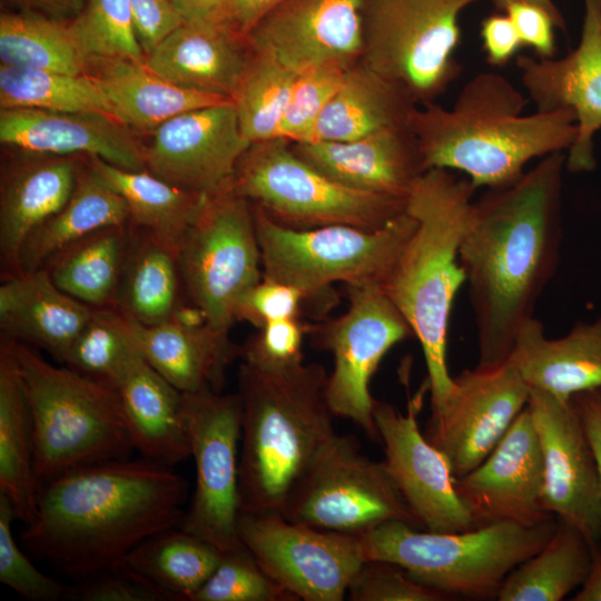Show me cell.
Wrapping results in <instances>:
<instances>
[{
    "mask_svg": "<svg viewBox=\"0 0 601 601\" xmlns=\"http://www.w3.org/2000/svg\"><path fill=\"white\" fill-rule=\"evenodd\" d=\"M134 327L142 357L183 393L220 392L228 366L240 356V347L230 341L229 333L206 322H134Z\"/></svg>",
    "mask_w": 601,
    "mask_h": 601,
    "instance_id": "obj_29",
    "label": "cell"
},
{
    "mask_svg": "<svg viewBox=\"0 0 601 601\" xmlns=\"http://www.w3.org/2000/svg\"><path fill=\"white\" fill-rule=\"evenodd\" d=\"M306 327L299 318L270 322L240 347L243 362L260 368H286L303 362Z\"/></svg>",
    "mask_w": 601,
    "mask_h": 601,
    "instance_id": "obj_49",
    "label": "cell"
},
{
    "mask_svg": "<svg viewBox=\"0 0 601 601\" xmlns=\"http://www.w3.org/2000/svg\"><path fill=\"white\" fill-rule=\"evenodd\" d=\"M39 481L30 411L9 341L0 346V492L24 525L37 513Z\"/></svg>",
    "mask_w": 601,
    "mask_h": 601,
    "instance_id": "obj_33",
    "label": "cell"
},
{
    "mask_svg": "<svg viewBox=\"0 0 601 601\" xmlns=\"http://www.w3.org/2000/svg\"><path fill=\"white\" fill-rule=\"evenodd\" d=\"M0 107L100 112L115 117L107 97L90 75H69L2 63Z\"/></svg>",
    "mask_w": 601,
    "mask_h": 601,
    "instance_id": "obj_41",
    "label": "cell"
},
{
    "mask_svg": "<svg viewBox=\"0 0 601 601\" xmlns=\"http://www.w3.org/2000/svg\"><path fill=\"white\" fill-rule=\"evenodd\" d=\"M591 542L558 520L549 541L520 563L499 589V601H561L587 580L593 560Z\"/></svg>",
    "mask_w": 601,
    "mask_h": 601,
    "instance_id": "obj_39",
    "label": "cell"
},
{
    "mask_svg": "<svg viewBox=\"0 0 601 601\" xmlns=\"http://www.w3.org/2000/svg\"><path fill=\"white\" fill-rule=\"evenodd\" d=\"M184 414L196 484L178 526L224 554L244 545L238 534L242 401L238 393H184Z\"/></svg>",
    "mask_w": 601,
    "mask_h": 601,
    "instance_id": "obj_13",
    "label": "cell"
},
{
    "mask_svg": "<svg viewBox=\"0 0 601 601\" xmlns=\"http://www.w3.org/2000/svg\"><path fill=\"white\" fill-rule=\"evenodd\" d=\"M565 158L545 156L515 183L474 200L459 260L475 322L476 368H495L510 357L556 270Z\"/></svg>",
    "mask_w": 601,
    "mask_h": 601,
    "instance_id": "obj_1",
    "label": "cell"
},
{
    "mask_svg": "<svg viewBox=\"0 0 601 601\" xmlns=\"http://www.w3.org/2000/svg\"><path fill=\"white\" fill-rule=\"evenodd\" d=\"M88 75L107 97L115 118L138 130L151 131L181 112L230 101L179 87L145 62L126 58H92Z\"/></svg>",
    "mask_w": 601,
    "mask_h": 601,
    "instance_id": "obj_31",
    "label": "cell"
},
{
    "mask_svg": "<svg viewBox=\"0 0 601 601\" xmlns=\"http://www.w3.org/2000/svg\"><path fill=\"white\" fill-rule=\"evenodd\" d=\"M421 393L408 400L407 412L376 400L373 418L382 443L385 466L422 529L460 532L475 522L455 487L446 456L418 427Z\"/></svg>",
    "mask_w": 601,
    "mask_h": 601,
    "instance_id": "obj_17",
    "label": "cell"
},
{
    "mask_svg": "<svg viewBox=\"0 0 601 601\" xmlns=\"http://www.w3.org/2000/svg\"><path fill=\"white\" fill-rule=\"evenodd\" d=\"M0 141L31 154L85 155L126 170L146 169V147L128 126L100 112L1 109Z\"/></svg>",
    "mask_w": 601,
    "mask_h": 601,
    "instance_id": "obj_23",
    "label": "cell"
},
{
    "mask_svg": "<svg viewBox=\"0 0 601 601\" xmlns=\"http://www.w3.org/2000/svg\"><path fill=\"white\" fill-rule=\"evenodd\" d=\"M77 590V600L83 601H159L154 592L135 580L120 565L82 579Z\"/></svg>",
    "mask_w": 601,
    "mask_h": 601,
    "instance_id": "obj_52",
    "label": "cell"
},
{
    "mask_svg": "<svg viewBox=\"0 0 601 601\" xmlns=\"http://www.w3.org/2000/svg\"><path fill=\"white\" fill-rule=\"evenodd\" d=\"M476 188L452 170L431 168L414 184L405 210L416 227L381 286L418 339L427 371L432 415L453 387L446 359L451 309L465 274L460 245Z\"/></svg>",
    "mask_w": 601,
    "mask_h": 601,
    "instance_id": "obj_4",
    "label": "cell"
},
{
    "mask_svg": "<svg viewBox=\"0 0 601 601\" xmlns=\"http://www.w3.org/2000/svg\"><path fill=\"white\" fill-rule=\"evenodd\" d=\"M347 595L353 601H443L449 593L412 579L397 564L365 561L353 577Z\"/></svg>",
    "mask_w": 601,
    "mask_h": 601,
    "instance_id": "obj_48",
    "label": "cell"
},
{
    "mask_svg": "<svg viewBox=\"0 0 601 601\" xmlns=\"http://www.w3.org/2000/svg\"><path fill=\"white\" fill-rule=\"evenodd\" d=\"M138 354L134 322L115 306L93 307L63 364L116 391L125 370Z\"/></svg>",
    "mask_w": 601,
    "mask_h": 601,
    "instance_id": "obj_43",
    "label": "cell"
},
{
    "mask_svg": "<svg viewBox=\"0 0 601 601\" xmlns=\"http://www.w3.org/2000/svg\"><path fill=\"white\" fill-rule=\"evenodd\" d=\"M416 106L404 87L358 61L321 114L312 141H347L405 126Z\"/></svg>",
    "mask_w": 601,
    "mask_h": 601,
    "instance_id": "obj_32",
    "label": "cell"
},
{
    "mask_svg": "<svg viewBox=\"0 0 601 601\" xmlns=\"http://www.w3.org/2000/svg\"><path fill=\"white\" fill-rule=\"evenodd\" d=\"M528 407L543 454L545 510L595 545L601 541V491L580 417L570 400L535 388H530Z\"/></svg>",
    "mask_w": 601,
    "mask_h": 601,
    "instance_id": "obj_18",
    "label": "cell"
},
{
    "mask_svg": "<svg viewBox=\"0 0 601 601\" xmlns=\"http://www.w3.org/2000/svg\"><path fill=\"white\" fill-rule=\"evenodd\" d=\"M17 11L30 12L57 20H73L88 0H2Z\"/></svg>",
    "mask_w": 601,
    "mask_h": 601,
    "instance_id": "obj_57",
    "label": "cell"
},
{
    "mask_svg": "<svg viewBox=\"0 0 601 601\" xmlns=\"http://www.w3.org/2000/svg\"><path fill=\"white\" fill-rule=\"evenodd\" d=\"M249 57L247 39L231 26L185 22L146 56L145 65L179 87L233 100Z\"/></svg>",
    "mask_w": 601,
    "mask_h": 601,
    "instance_id": "obj_26",
    "label": "cell"
},
{
    "mask_svg": "<svg viewBox=\"0 0 601 601\" xmlns=\"http://www.w3.org/2000/svg\"><path fill=\"white\" fill-rule=\"evenodd\" d=\"M290 144L303 160L325 176L375 195L407 200L426 171L408 125L347 141Z\"/></svg>",
    "mask_w": 601,
    "mask_h": 601,
    "instance_id": "obj_24",
    "label": "cell"
},
{
    "mask_svg": "<svg viewBox=\"0 0 601 601\" xmlns=\"http://www.w3.org/2000/svg\"><path fill=\"white\" fill-rule=\"evenodd\" d=\"M572 601H601V544L593 546V560L584 583L574 593Z\"/></svg>",
    "mask_w": 601,
    "mask_h": 601,
    "instance_id": "obj_59",
    "label": "cell"
},
{
    "mask_svg": "<svg viewBox=\"0 0 601 601\" xmlns=\"http://www.w3.org/2000/svg\"><path fill=\"white\" fill-rule=\"evenodd\" d=\"M221 556L214 545L177 526L147 538L118 565L159 601H193Z\"/></svg>",
    "mask_w": 601,
    "mask_h": 601,
    "instance_id": "obj_34",
    "label": "cell"
},
{
    "mask_svg": "<svg viewBox=\"0 0 601 601\" xmlns=\"http://www.w3.org/2000/svg\"><path fill=\"white\" fill-rule=\"evenodd\" d=\"M116 392L134 449L142 457L171 466L190 456L184 393L141 354L129 363Z\"/></svg>",
    "mask_w": 601,
    "mask_h": 601,
    "instance_id": "obj_30",
    "label": "cell"
},
{
    "mask_svg": "<svg viewBox=\"0 0 601 601\" xmlns=\"http://www.w3.org/2000/svg\"><path fill=\"white\" fill-rule=\"evenodd\" d=\"M229 188L278 224L296 229L351 225L375 230L403 214L407 201L331 179L283 138L252 144L239 159Z\"/></svg>",
    "mask_w": 601,
    "mask_h": 601,
    "instance_id": "obj_9",
    "label": "cell"
},
{
    "mask_svg": "<svg viewBox=\"0 0 601 601\" xmlns=\"http://www.w3.org/2000/svg\"><path fill=\"white\" fill-rule=\"evenodd\" d=\"M183 297L229 333L240 296L263 278L250 203L229 187L208 196L177 248Z\"/></svg>",
    "mask_w": 601,
    "mask_h": 601,
    "instance_id": "obj_11",
    "label": "cell"
},
{
    "mask_svg": "<svg viewBox=\"0 0 601 601\" xmlns=\"http://www.w3.org/2000/svg\"><path fill=\"white\" fill-rule=\"evenodd\" d=\"M493 1L495 2L496 7L502 11L509 3L515 2V1L529 2L532 4L539 6L551 16L556 28L565 30L564 18L561 11L559 10V8L555 6V3L552 0H493Z\"/></svg>",
    "mask_w": 601,
    "mask_h": 601,
    "instance_id": "obj_60",
    "label": "cell"
},
{
    "mask_svg": "<svg viewBox=\"0 0 601 601\" xmlns=\"http://www.w3.org/2000/svg\"><path fill=\"white\" fill-rule=\"evenodd\" d=\"M175 1L186 22L231 26L229 20V0Z\"/></svg>",
    "mask_w": 601,
    "mask_h": 601,
    "instance_id": "obj_58",
    "label": "cell"
},
{
    "mask_svg": "<svg viewBox=\"0 0 601 601\" xmlns=\"http://www.w3.org/2000/svg\"><path fill=\"white\" fill-rule=\"evenodd\" d=\"M481 39L486 60L496 67L508 63L523 45L506 13L485 18L481 23Z\"/></svg>",
    "mask_w": 601,
    "mask_h": 601,
    "instance_id": "obj_54",
    "label": "cell"
},
{
    "mask_svg": "<svg viewBox=\"0 0 601 601\" xmlns=\"http://www.w3.org/2000/svg\"><path fill=\"white\" fill-rule=\"evenodd\" d=\"M17 519L9 497L0 492V581L29 601L77 600V585H67L35 566L12 534Z\"/></svg>",
    "mask_w": 601,
    "mask_h": 601,
    "instance_id": "obj_46",
    "label": "cell"
},
{
    "mask_svg": "<svg viewBox=\"0 0 601 601\" xmlns=\"http://www.w3.org/2000/svg\"><path fill=\"white\" fill-rule=\"evenodd\" d=\"M285 0H229V20L247 39L250 31Z\"/></svg>",
    "mask_w": 601,
    "mask_h": 601,
    "instance_id": "obj_56",
    "label": "cell"
},
{
    "mask_svg": "<svg viewBox=\"0 0 601 601\" xmlns=\"http://www.w3.org/2000/svg\"><path fill=\"white\" fill-rule=\"evenodd\" d=\"M317 363L260 368L242 362L240 513H278L336 433Z\"/></svg>",
    "mask_w": 601,
    "mask_h": 601,
    "instance_id": "obj_5",
    "label": "cell"
},
{
    "mask_svg": "<svg viewBox=\"0 0 601 601\" xmlns=\"http://www.w3.org/2000/svg\"><path fill=\"white\" fill-rule=\"evenodd\" d=\"M72 26L92 58H126L145 62L129 0H88Z\"/></svg>",
    "mask_w": 601,
    "mask_h": 601,
    "instance_id": "obj_44",
    "label": "cell"
},
{
    "mask_svg": "<svg viewBox=\"0 0 601 601\" xmlns=\"http://www.w3.org/2000/svg\"><path fill=\"white\" fill-rule=\"evenodd\" d=\"M364 0H285L248 35L296 73L318 66L348 69L363 55Z\"/></svg>",
    "mask_w": 601,
    "mask_h": 601,
    "instance_id": "obj_22",
    "label": "cell"
},
{
    "mask_svg": "<svg viewBox=\"0 0 601 601\" xmlns=\"http://www.w3.org/2000/svg\"><path fill=\"white\" fill-rule=\"evenodd\" d=\"M442 410L432 415L427 440L447 459L455 479L475 469L528 405L530 387L509 357L491 370L453 377Z\"/></svg>",
    "mask_w": 601,
    "mask_h": 601,
    "instance_id": "obj_16",
    "label": "cell"
},
{
    "mask_svg": "<svg viewBox=\"0 0 601 601\" xmlns=\"http://www.w3.org/2000/svg\"><path fill=\"white\" fill-rule=\"evenodd\" d=\"M185 477L142 457L67 471L39 487L21 541L62 573L85 579L116 566L140 542L184 516Z\"/></svg>",
    "mask_w": 601,
    "mask_h": 601,
    "instance_id": "obj_2",
    "label": "cell"
},
{
    "mask_svg": "<svg viewBox=\"0 0 601 601\" xmlns=\"http://www.w3.org/2000/svg\"><path fill=\"white\" fill-rule=\"evenodd\" d=\"M83 162L77 156L41 155L12 164L2 175L0 255L6 278L22 273L28 236L70 198Z\"/></svg>",
    "mask_w": 601,
    "mask_h": 601,
    "instance_id": "obj_25",
    "label": "cell"
},
{
    "mask_svg": "<svg viewBox=\"0 0 601 601\" xmlns=\"http://www.w3.org/2000/svg\"><path fill=\"white\" fill-rule=\"evenodd\" d=\"M131 227L115 307L138 324H159L171 317L183 299L177 249L147 230Z\"/></svg>",
    "mask_w": 601,
    "mask_h": 601,
    "instance_id": "obj_37",
    "label": "cell"
},
{
    "mask_svg": "<svg viewBox=\"0 0 601 601\" xmlns=\"http://www.w3.org/2000/svg\"><path fill=\"white\" fill-rule=\"evenodd\" d=\"M92 311L58 288L43 268L6 278L0 286L2 338L41 348L62 364Z\"/></svg>",
    "mask_w": 601,
    "mask_h": 601,
    "instance_id": "obj_27",
    "label": "cell"
},
{
    "mask_svg": "<svg viewBox=\"0 0 601 601\" xmlns=\"http://www.w3.org/2000/svg\"><path fill=\"white\" fill-rule=\"evenodd\" d=\"M525 106L510 80L483 71L463 86L451 108L416 106L407 125L426 170H456L476 189H494L519 180L532 159L569 149L577 137L571 110L523 114Z\"/></svg>",
    "mask_w": 601,
    "mask_h": 601,
    "instance_id": "obj_3",
    "label": "cell"
},
{
    "mask_svg": "<svg viewBox=\"0 0 601 601\" xmlns=\"http://www.w3.org/2000/svg\"><path fill=\"white\" fill-rule=\"evenodd\" d=\"M579 45L562 58L520 56L516 65L524 89L536 110H571L577 137L565 167L572 173L595 167L593 138L601 129V0H583Z\"/></svg>",
    "mask_w": 601,
    "mask_h": 601,
    "instance_id": "obj_20",
    "label": "cell"
},
{
    "mask_svg": "<svg viewBox=\"0 0 601 601\" xmlns=\"http://www.w3.org/2000/svg\"><path fill=\"white\" fill-rule=\"evenodd\" d=\"M512 20L523 45L531 47L539 58L555 53V23L541 7L522 1L509 3L503 10Z\"/></svg>",
    "mask_w": 601,
    "mask_h": 601,
    "instance_id": "obj_53",
    "label": "cell"
},
{
    "mask_svg": "<svg viewBox=\"0 0 601 601\" xmlns=\"http://www.w3.org/2000/svg\"><path fill=\"white\" fill-rule=\"evenodd\" d=\"M193 601H298L276 583L245 545L224 553Z\"/></svg>",
    "mask_w": 601,
    "mask_h": 601,
    "instance_id": "obj_45",
    "label": "cell"
},
{
    "mask_svg": "<svg viewBox=\"0 0 601 601\" xmlns=\"http://www.w3.org/2000/svg\"><path fill=\"white\" fill-rule=\"evenodd\" d=\"M510 358L530 388L569 401L601 387V316L578 323L564 336L548 338L535 317L518 333Z\"/></svg>",
    "mask_w": 601,
    "mask_h": 601,
    "instance_id": "obj_28",
    "label": "cell"
},
{
    "mask_svg": "<svg viewBox=\"0 0 601 601\" xmlns=\"http://www.w3.org/2000/svg\"><path fill=\"white\" fill-rule=\"evenodd\" d=\"M0 58L7 66L69 75H88L91 62L72 20L21 11L1 13Z\"/></svg>",
    "mask_w": 601,
    "mask_h": 601,
    "instance_id": "obj_40",
    "label": "cell"
},
{
    "mask_svg": "<svg viewBox=\"0 0 601 601\" xmlns=\"http://www.w3.org/2000/svg\"><path fill=\"white\" fill-rule=\"evenodd\" d=\"M570 401L592 449L601 491V387L578 393Z\"/></svg>",
    "mask_w": 601,
    "mask_h": 601,
    "instance_id": "obj_55",
    "label": "cell"
},
{
    "mask_svg": "<svg viewBox=\"0 0 601 601\" xmlns=\"http://www.w3.org/2000/svg\"><path fill=\"white\" fill-rule=\"evenodd\" d=\"M455 487L475 525L499 521L534 524L554 519L544 506V463L528 405L490 454Z\"/></svg>",
    "mask_w": 601,
    "mask_h": 601,
    "instance_id": "obj_21",
    "label": "cell"
},
{
    "mask_svg": "<svg viewBox=\"0 0 601 601\" xmlns=\"http://www.w3.org/2000/svg\"><path fill=\"white\" fill-rule=\"evenodd\" d=\"M127 224L129 211L125 199L89 159L81 166L65 206L26 239L20 252L21 270L41 268L52 254L98 229Z\"/></svg>",
    "mask_w": 601,
    "mask_h": 601,
    "instance_id": "obj_35",
    "label": "cell"
},
{
    "mask_svg": "<svg viewBox=\"0 0 601 601\" xmlns=\"http://www.w3.org/2000/svg\"><path fill=\"white\" fill-rule=\"evenodd\" d=\"M308 304L303 292L294 286L262 278L238 299L235 321H244L256 328L286 318H299Z\"/></svg>",
    "mask_w": 601,
    "mask_h": 601,
    "instance_id": "obj_50",
    "label": "cell"
},
{
    "mask_svg": "<svg viewBox=\"0 0 601 601\" xmlns=\"http://www.w3.org/2000/svg\"><path fill=\"white\" fill-rule=\"evenodd\" d=\"M296 77L272 53L250 47L246 71L233 97L240 130L250 144L278 137Z\"/></svg>",
    "mask_w": 601,
    "mask_h": 601,
    "instance_id": "obj_42",
    "label": "cell"
},
{
    "mask_svg": "<svg viewBox=\"0 0 601 601\" xmlns=\"http://www.w3.org/2000/svg\"><path fill=\"white\" fill-rule=\"evenodd\" d=\"M252 208L263 278L296 287L324 311L336 300L334 283L382 286L416 227L405 210L375 230L351 225L296 229Z\"/></svg>",
    "mask_w": 601,
    "mask_h": 601,
    "instance_id": "obj_8",
    "label": "cell"
},
{
    "mask_svg": "<svg viewBox=\"0 0 601 601\" xmlns=\"http://www.w3.org/2000/svg\"><path fill=\"white\" fill-rule=\"evenodd\" d=\"M7 341L30 411L40 485L79 466L128 456L134 445L115 390Z\"/></svg>",
    "mask_w": 601,
    "mask_h": 601,
    "instance_id": "obj_7",
    "label": "cell"
},
{
    "mask_svg": "<svg viewBox=\"0 0 601 601\" xmlns=\"http://www.w3.org/2000/svg\"><path fill=\"white\" fill-rule=\"evenodd\" d=\"M152 131L146 169L183 189L214 195L229 187L252 145L243 135L234 102L191 109Z\"/></svg>",
    "mask_w": 601,
    "mask_h": 601,
    "instance_id": "obj_19",
    "label": "cell"
},
{
    "mask_svg": "<svg viewBox=\"0 0 601 601\" xmlns=\"http://www.w3.org/2000/svg\"><path fill=\"white\" fill-rule=\"evenodd\" d=\"M238 534L262 569L297 600L342 601L365 562L357 535L316 529L278 513H240Z\"/></svg>",
    "mask_w": 601,
    "mask_h": 601,
    "instance_id": "obj_15",
    "label": "cell"
},
{
    "mask_svg": "<svg viewBox=\"0 0 601 601\" xmlns=\"http://www.w3.org/2000/svg\"><path fill=\"white\" fill-rule=\"evenodd\" d=\"M348 308L313 326L315 344L333 356L325 395L335 416L349 420L378 441L371 380L385 354L413 331L380 285L347 286Z\"/></svg>",
    "mask_w": 601,
    "mask_h": 601,
    "instance_id": "obj_14",
    "label": "cell"
},
{
    "mask_svg": "<svg viewBox=\"0 0 601 601\" xmlns=\"http://www.w3.org/2000/svg\"><path fill=\"white\" fill-rule=\"evenodd\" d=\"M283 516L316 529L361 535L386 521L422 529L384 461L364 455L354 435L335 433L290 494Z\"/></svg>",
    "mask_w": 601,
    "mask_h": 601,
    "instance_id": "obj_12",
    "label": "cell"
},
{
    "mask_svg": "<svg viewBox=\"0 0 601 601\" xmlns=\"http://www.w3.org/2000/svg\"><path fill=\"white\" fill-rule=\"evenodd\" d=\"M558 520L499 521L460 532H432L386 521L357 535L365 561L397 564L415 581L450 595L496 597L508 574L549 541Z\"/></svg>",
    "mask_w": 601,
    "mask_h": 601,
    "instance_id": "obj_6",
    "label": "cell"
},
{
    "mask_svg": "<svg viewBox=\"0 0 601 601\" xmlns=\"http://www.w3.org/2000/svg\"><path fill=\"white\" fill-rule=\"evenodd\" d=\"M131 238L130 223L105 227L59 249L41 268L71 297L91 307L115 306Z\"/></svg>",
    "mask_w": 601,
    "mask_h": 601,
    "instance_id": "obj_36",
    "label": "cell"
},
{
    "mask_svg": "<svg viewBox=\"0 0 601 601\" xmlns=\"http://www.w3.org/2000/svg\"><path fill=\"white\" fill-rule=\"evenodd\" d=\"M346 71L337 66H318L297 73L277 138L293 144L312 141L316 122Z\"/></svg>",
    "mask_w": 601,
    "mask_h": 601,
    "instance_id": "obj_47",
    "label": "cell"
},
{
    "mask_svg": "<svg viewBox=\"0 0 601 601\" xmlns=\"http://www.w3.org/2000/svg\"><path fill=\"white\" fill-rule=\"evenodd\" d=\"M89 159L125 199L129 223L177 249L208 195L177 187L147 169L126 170L97 157Z\"/></svg>",
    "mask_w": 601,
    "mask_h": 601,
    "instance_id": "obj_38",
    "label": "cell"
},
{
    "mask_svg": "<svg viewBox=\"0 0 601 601\" xmlns=\"http://www.w3.org/2000/svg\"><path fill=\"white\" fill-rule=\"evenodd\" d=\"M129 4L145 57L186 22L175 0H129Z\"/></svg>",
    "mask_w": 601,
    "mask_h": 601,
    "instance_id": "obj_51",
    "label": "cell"
},
{
    "mask_svg": "<svg viewBox=\"0 0 601 601\" xmlns=\"http://www.w3.org/2000/svg\"><path fill=\"white\" fill-rule=\"evenodd\" d=\"M479 0H364L361 62L434 102L457 77L459 18Z\"/></svg>",
    "mask_w": 601,
    "mask_h": 601,
    "instance_id": "obj_10",
    "label": "cell"
}]
</instances>
